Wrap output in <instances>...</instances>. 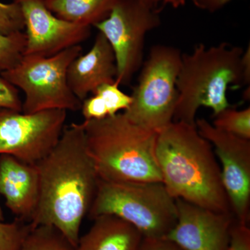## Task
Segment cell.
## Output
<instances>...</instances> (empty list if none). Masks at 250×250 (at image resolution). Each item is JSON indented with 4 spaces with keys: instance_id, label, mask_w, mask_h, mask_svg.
Here are the masks:
<instances>
[{
    "instance_id": "obj_1",
    "label": "cell",
    "mask_w": 250,
    "mask_h": 250,
    "mask_svg": "<svg viewBox=\"0 0 250 250\" xmlns=\"http://www.w3.org/2000/svg\"><path fill=\"white\" fill-rule=\"evenodd\" d=\"M35 165L40 191L29 223L54 227L77 247L100 182L82 123L65 126L53 149Z\"/></svg>"
},
{
    "instance_id": "obj_2",
    "label": "cell",
    "mask_w": 250,
    "mask_h": 250,
    "mask_svg": "<svg viewBox=\"0 0 250 250\" xmlns=\"http://www.w3.org/2000/svg\"><path fill=\"white\" fill-rule=\"evenodd\" d=\"M155 155L162 183L174 199L233 214L214 150L195 125L172 122L159 131Z\"/></svg>"
},
{
    "instance_id": "obj_3",
    "label": "cell",
    "mask_w": 250,
    "mask_h": 250,
    "mask_svg": "<svg viewBox=\"0 0 250 250\" xmlns=\"http://www.w3.org/2000/svg\"><path fill=\"white\" fill-rule=\"evenodd\" d=\"M87 149L101 180L162 182L156 161L158 133L129 121L123 113L84 120Z\"/></svg>"
},
{
    "instance_id": "obj_4",
    "label": "cell",
    "mask_w": 250,
    "mask_h": 250,
    "mask_svg": "<svg viewBox=\"0 0 250 250\" xmlns=\"http://www.w3.org/2000/svg\"><path fill=\"white\" fill-rule=\"evenodd\" d=\"M243 52L241 47L223 42L210 47L199 44L191 53L182 54L173 122L195 125L202 106L210 108L213 116L231 107L227 95L229 86L246 85Z\"/></svg>"
},
{
    "instance_id": "obj_5",
    "label": "cell",
    "mask_w": 250,
    "mask_h": 250,
    "mask_svg": "<svg viewBox=\"0 0 250 250\" xmlns=\"http://www.w3.org/2000/svg\"><path fill=\"white\" fill-rule=\"evenodd\" d=\"M116 215L135 227L143 238H164L177 223L176 199L162 182H99L87 216Z\"/></svg>"
},
{
    "instance_id": "obj_6",
    "label": "cell",
    "mask_w": 250,
    "mask_h": 250,
    "mask_svg": "<svg viewBox=\"0 0 250 250\" xmlns=\"http://www.w3.org/2000/svg\"><path fill=\"white\" fill-rule=\"evenodd\" d=\"M182 54L172 46H153L140 69L129 108L123 112L134 124L159 133L173 122Z\"/></svg>"
},
{
    "instance_id": "obj_7",
    "label": "cell",
    "mask_w": 250,
    "mask_h": 250,
    "mask_svg": "<svg viewBox=\"0 0 250 250\" xmlns=\"http://www.w3.org/2000/svg\"><path fill=\"white\" fill-rule=\"evenodd\" d=\"M82 53V46L78 45L50 57L24 56L16 67L0 75L24 92L22 113L77 111L82 102L69 87L67 71L72 61Z\"/></svg>"
},
{
    "instance_id": "obj_8",
    "label": "cell",
    "mask_w": 250,
    "mask_h": 250,
    "mask_svg": "<svg viewBox=\"0 0 250 250\" xmlns=\"http://www.w3.org/2000/svg\"><path fill=\"white\" fill-rule=\"evenodd\" d=\"M159 11L141 0H120L106 19L95 24L111 45L117 65L116 82L129 85L143 62L145 40L160 25Z\"/></svg>"
},
{
    "instance_id": "obj_9",
    "label": "cell",
    "mask_w": 250,
    "mask_h": 250,
    "mask_svg": "<svg viewBox=\"0 0 250 250\" xmlns=\"http://www.w3.org/2000/svg\"><path fill=\"white\" fill-rule=\"evenodd\" d=\"M66 117L64 110L24 113L0 108V155L36 164L58 142Z\"/></svg>"
},
{
    "instance_id": "obj_10",
    "label": "cell",
    "mask_w": 250,
    "mask_h": 250,
    "mask_svg": "<svg viewBox=\"0 0 250 250\" xmlns=\"http://www.w3.org/2000/svg\"><path fill=\"white\" fill-rule=\"evenodd\" d=\"M195 126L202 137L214 148L221 162L223 187L233 216L248 225L250 217V140L217 129L200 118Z\"/></svg>"
},
{
    "instance_id": "obj_11",
    "label": "cell",
    "mask_w": 250,
    "mask_h": 250,
    "mask_svg": "<svg viewBox=\"0 0 250 250\" xmlns=\"http://www.w3.org/2000/svg\"><path fill=\"white\" fill-rule=\"evenodd\" d=\"M21 6L26 28L24 56L50 57L80 45L90 36L91 27L55 16L44 0H14Z\"/></svg>"
},
{
    "instance_id": "obj_12",
    "label": "cell",
    "mask_w": 250,
    "mask_h": 250,
    "mask_svg": "<svg viewBox=\"0 0 250 250\" xmlns=\"http://www.w3.org/2000/svg\"><path fill=\"white\" fill-rule=\"evenodd\" d=\"M177 223L166 237L184 250H228L233 214L176 199Z\"/></svg>"
},
{
    "instance_id": "obj_13",
    "label": "cell",
    "mask_w": 250,
    "mask_h": 250,
    "mask_svg": "<svg viewBox=\"0 0 250 250\" xmlns=\"http://www.w3.org/2000/svg\"><path fill=\"white\" fill-rule=\"evenodd\" d=\"M40 191L35 164H27L7 154L0 155V194L16 218L30 223Z\"/></svg>"
},
{
    "instance_id": "obj_14",
    "label": "cell",
    "mask_w": 250,
    "mask_h": 250,
    "mask_svg": "<svg viewBox=\"0 0 250 250\" xmlns=\"http://www.w3.org/2000/svg\"><path fill=\"white\" fill-rule=\"evenodd\" d=\"M116 75L114 52L106 37L98 32L90 50L81 54L69 65L67 83L82 103L100 85L116 82Z\"/></svg>"
},
{
    "instance_id": "obj_15",
    "label": "cell",
    "mask_w": 250,
    "mask_h": 250,
    "mask_svg": "<svg viewBox=\"0 0 250 250\" xmlns=\"http://www.w3.org/2000/svg\"><path fill=\"white\" fill-rule=\"evenodd\" d=\"M93 220L88 232L80 237L76 250H139L143 237L131 224L113 215Z\"/></svg>"
},
{
    "instance_id": "obj_16",
    "label": "cell",
    "mask_w": 250,
    "mask_h": 250,
    "mask_svg": "<svg viewBox=\"0 0 250 250\" xmlns=\"http://www.w3.org/2000/svg\"><path fill=\"white\" fill-rule=\"evenodd\" d=\"M55 16L69 22L95 26L111 14L120 0H44Z\"/></svg>"
},
{
    "instance_id": "obj_17",
    "label": "cell",
    "mask_w": 250,
    "mask_h": 250,
    "mask_svg": "<svg viewBox=\"0 0 250 250\" xmlns=\"http://www.w3.org/2000/svg\"><path fill=\"white\" fill-rule=\"evenodd\" d=\"M132 99L124 93L118 82L104 83L99 86L82 103V115L84 120H100L113 116L120 111H126Z\"/></svg>"
},
{
    "instance_id": "obj_18",
    "label": "cell",
    "mask_w": 250,
    "mask_h": 250,
    "mask_svg": "<svg viewBox=\"0 0 250 250\" xmlns=\"http://www.w3.org/2000/svg\"><path fill=\"white\" fill-rule=\"evenodd\" d=\"M22 250H76L57 229L47 225L33 227Z\"/></svg>"
},
{
    "instance_id": "obj_19",
    "label": "cell",
    "mask_w": 250,
    "mask_h": 250,
    "mask_svg": "<svg viewBox=\"0 0 250 250\" xmlns=\"http://www.w3.org/2000/svg\"><path fill=\"white\" fill-rule=\"evenodd\" d=\"M213 117L211 124L217 129L250 140V107L240 111L228 108Z\"/></svg>"
},
{
    "instance_id": "obj_20",
    "label": "cell",
    "mask_w": 250,
    "mask_h": 250,
    "mask_svg": "<svg viewBox=\"0 0 250 250\" xmlns=\"http://www.w3.org/2000/svg\"><path fill=\"white\" fill-rule=\"evenodd\" d=\"M26 35L22 31L4 35L0 34V73L14 68L24 57Z\"/></svg>"
},
{
    "instance_id": "obj_21",
    "label": "cell",
    "mask_w": 250,
    "mask_h": 250,
    "mask_svg": "<svg viewBox=\"0 0 250 250\" xmlns=\"http://www.w3.org/2000/svg\"><path fill=\"white\" fill-rule=\"evenodd\" d=\"M31 228L30 223L18 218L11 223L0 222V250H22Z\"/></svg>"
},
{
    "instance_id": "obj_22",
    "label": "cell",
    "mask_w": 250,
    "mask_h": 250,
    "mask_svg": "<svg viewBox=\"0 0 250 250\" xmlns=\"http://www.w3.org/2000/svg\"><path fill=\"white\" fill-rule=\"evenodd\" d=\"M24 29L21 6L16 1L11 4L0 2V34L10 35Z\"/></svg>"
},
{
    "instance_id": "obj_23",
    "label": "cell",
    "mask_w": 250,
    "mask_h": 250,
    "mask_svg": "<svg viewBox=\"0 0 250 250\" xmlns=\"http://www.w3.org/2000/svg\"><path fill=\"white\" fill-rule=\"evenodd\" d=\"M0 108L22 111V102L18 88L0 75Z\"/></svg>"
},
{
    "instance_id": "obj_24",
    "label": "cell",
    "mask_w": 250,
    "mask_h": 250,
    "mask_svg": "<svg viewBox=\"0 0 250 250\" xmlns=\"http://www.w3.org/2000/svg\"><path fill=\"white\" fill-rule=\"evenodd\" d=\"M228 250H250V229L247 224L233 220L229 230Z\"/></svg>"
},
{
    "instance_id": "obj_25",
    "label": "cell",
    "mask_w": 250,
    "mask_h": 250,
    "mask_svg": "<svg viewBox=\"0 0 250 250\" xmlns=\"http://www.w3.org/2000/svg\"><path fill=\"white\" fill-rule=\"evenodd\" d=\"M139 250H184L166 238H143Z\"/></svg>"
},
{
    "instance_id": "obj_26",
    "label": "cell",
    "mask_w": 250,
    "mask_h": 250,
    "mask_svg": "<svg viewBox=\"0 0 250 250\" xmlns=\"http://www.w3.org/2000/svg\"><path fill=\"white\" fill-rule=\"evenodd\" d=\"M231 0H192L194 5L198 9L215 12L221 9Z\"/></svg>"
},
{
    "instance_id": "obj_27",
    "label": "cell",
    "mask_w": 250,
    "mask_h": 250,
    "mask_svg": "<svg viewBox=\"0 0 250 250\" xmlns=\"http://www.w3.org/2000/svg\"><path fill=\"white\" fill-rule=\"evenodd\" d=\"M141 1L150 9L159 11L157 9L159 5H162V6L168 5L174 9H177L184 6L187 0H141Z\"/></svg>"
},
{
    "instance_id": "obj_28",
    "label": "cell",
    "mask_w": 250,
    "mask_h": 250,
    "mask_svg": "<svg viewBox=\"0 0 250 250\" xmlns=\"http://www.w3.org/2000/svg\"><path fill=\"white\" fill-rule=\"evenodd\" d=\"M242 62H243V72H244L245 83L246 85H249L250 82V45L243 52L242 56Z\"/></svg>"
},
{
    "instance_id": "obj_29",
    "label": "cell",
    "mask_w": 250,
    "mask_h": 250,
    "mask_svg": "<svg viewBox=\"0 0 250 250\" xmlns=\"http://www.w3.org/2000/svg\"><path fill=\"white\" fill-rule=\"evenodd\" d=\"M4 214H3L2 208H1V205H0V222L4 221Z\"/></svg>"
}]
</instances>
